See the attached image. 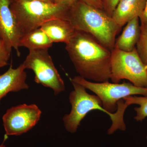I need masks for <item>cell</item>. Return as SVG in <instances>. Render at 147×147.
Here are the masks:
<instances>
[{"label":"cell","instance_id":"1","mask_svg":"<svg viewBox=\"0 0 147 147\" xmlns=\"http://www.w3.org/2000/svg\"><path fill=\"white\" fill-rule=\"evenodd\" d=\"M65 49L79 76L92 82H109L111 51L93 37L76 30Z\"/></svg>","mask_w":147,"mask_h":147},{"label":"cell","instance_id":"2","mask_svg":"<svg viewBox=\"0 0 147 147\" xmlns=\"http://www.w3.org/2000/svg\"><path fill=\"white\" fill-rule=\"evenodd\" d=\"M67 20L76 30L90 35L100 44L112 51L116 37L121 28L103 10L79 0L69 8Z\"/></svg>","mask_w":147,"mask_h":147},{"label":"cell","instance_id":"3","mask_svg":"<svg viewBox=\"0 0 147 147\" xmlns=\"http://www.w3.org/2000/svg\"><path fill=\"white\" fill-rule=\"evenodd\" d=\"M74 89L70 93L69 100L71 108L70 113L65 115L64 125L67 131L71 133L77 131L81 121L92 110H99L110 117L112 124L108 130L111 135L117 130L125 131L126 127L124 121V114L117 110L114 113H108L103 108L102 101L96 95L90 94L86 89L80 84L71 82Z\"/></svg>","mask_w":147,"mask_h":147},{"label":"cell","instance_id":"4","mask_svg":"<svg viewBox=\"0 0 147 147\" xmlns=\"http://www.w3.org/2000/svg\"><path fill=\"white\" fill-rule=\"evenodd\" d=\"M10 8L16 18L21 38L40 28L51 19L67 20L69 9L55 3L26 0H11Z\"/></svg>","mask_w":147,"mask_h":147},{"label":"cell","instance_id":"5","mask_svg":"<svg viewBox=\"0 0 147 147\" xmlns=\"http://www.w3.org/2000/svg\"><path fill=\"white\" fill-rule=\"evenodd\" d=\"M110 79L115 84L126 79L136 86L147 88V65L142 61L136 47L130 52L116 47L111 51Z\"/></svg>","mask_w":147,"mask_h":147},{"label":"cell","instance_id":"6","mask_svg":"<svg viewBox=\"0 0 147 147\" xmlns=\"http://www.w3.org/2000/svg\"><path fill=\"white\" fill-rule=\"evenodd\" d=\"M71 82L80 84L94 93L102 101L103 108L110 113L117 111L118 102L124 98L136 95L147 96V88L136 86L130 82L98 83L88 81L80 76H74Z\"/></svg>","mask_w":147,"mask_h":147},{"label":"cell","instance_id":"7","mask_svg":"<svg viewBox=\"0 0 147 147\" xmlns=\"http://www.w3.org/2000/svg\"><path fill=\"white\" fill-rule=\"evenodd\" d=\"M48 51V49L29 50L22 63L26 69L34 71L36 83L50 88L57 95L64 91L65 85Z\"/></svg>","mask_w":147,"mask_h":147},{"label":"cell","instance_id":"8","mask_svg":"<svg viewBox=\"0 0 147 147\" xmlns=\"http://www.w3.org/2000/svg\"><path fill=\"white\" fill-rule=\"evenodd\" d=\"M41 113L36 104H21L9 108L2 117L6 135L18 136L26 133L36 125Z\"/></svg>","mask_w":147,"mask_h":147},{"label":"cell","instance_id":"9","mask_svg":"<svg viewBox=\"0 0 147 147\" xmlns=\"http://www.w3.org/2000/svg\"><path fill=\"white\" fill-rule=\"evenodd\" d=\"M11 0H0V38L9 50H16L17 56L21 55L19 43L21 34L16 18L10 8Z\"/></svg>","mask_w":147,"mask_h":147},{"label":"cell","instance_id":"10","mask_svg":"<svg viewBox=\"0 0 147 147\" xmlns=\"http://www.w3.org/2000/svg\"><path fill=\"white\" fill-rule=\"evenodd\" d=\"M25 70L23 63L16 68H13L11 65L7 71L0 75V101L10 92L28 89V86L26 82L27 73Z\"/></svg>","mask_w":147,"mask_h":147},{"label":"cell","instance_id":"11","mask_svg":"<svg viewBox=\"0 0 147 147\" xmlns=\"http://www.w3.org/2000/svg\"><path fill=\"white\" fill-rule=\"evenodd\" d=\"M53 42L66 43L71 38L76 30L69 21L54 18L46 21L40 27Z\"/></svg>","mask_w":147,"mask_h":147},{"label":"cell","instance_id":"12","mask_svg":"<svg viewBox=\"0 0 147 147\" xmlns=\"http://www.w3.org/2000/svg\"><path fill=\"white\" fill-rule=\"evenodd\" d=\"M146 0H119L112 17L121 28L136 17H139L144 9Z\"/></svg>","mask_w":147,"mask_h":147},{"label":"cell","instance_id":"13","mask_svg":"<svg viewBox=\"0 0 147 147\" xmlns=\"http://www.w3.org/2000/svg\"><path fill=\"white\" fill-rule=\"evenodd\" d=\"M139 17L127 22L121 35L116 40L115 47L119 50L130 52L136 47L140 37L141 25Z\"/></svg>","mask_w":147,"mask_h":147},{"label":"cell","instance_id":"14","mask_svg":"<svg viewBox=\"0 0 147 147\" xmlns=\"http://www.w3.org/2000/svg\"><path fill=\"white\" fill-rule=\"evenodd\" d=\"M53 42L41 28L36 29L21 37L19 47H24L29 50L49 49Z\"/></svg>","mask_w":147,"mask_h":147},{"label":"cell","instance_id":"15","mask_svg":"<svg viewBox=\"0 0 147 147\" xmlns=\"http://www.w3.org/2000/svg\"><path fill=\"white\" fill-rule=\"evenodd\" d=\"M123 100L127 106L137 104L139 107L134 108L136 115L134 119L137 121H142L147 117V96H129L123 98Z\"/></svg>","mask_w":147,"mask_h":147},{"label":"cell","instance_id":"16","mask_svg":"<svg viewBox=\"0 0 147 147\" xmlns=\"http://www.w3.org/2000/svg\"><path fill=\"white\" fill-rule=\"evenodd\" d=\"M136 48L142 61L147 65V26L141 25L140 37Z\"/></svg>","mask_w":147,"mask_h":147},{"label":"cell","instance_id":"17","mask_svg":"<svg viewBox=\"0 0 147 147\" xmlns=\"http://www.w3.org/2000/svg\"><path fill=\"white\" fill-rule=\"evenodd\" d=\"M103 11L108 16L112 17L119 0H101Z\"/></svg>","mask_w":147,"mask_h":147},{"label":"cell","instance_id":"18","mask_svg":"<svg viewBox=\"0 0 147 147\" xmlns=\"http://www.w3.org/2000/svg\"><path fill=\"white\" fill-rule=\"evenodd\" d=\"M11 52L7 47L4 41L0 38V62L7 63Z\"/></svg>","mask_w":147,"mask_h":147},{"label":"cell","instance_id":"19","mask_svg":"<svg viewBox=\"0 0 147 147\" xmlns=\"http://www.w3.org/2000/svg\"><path fill=\"white\" fill-rule=\"evenodd\" d=\"M88 5L94 8L103 10V6L101 0H81Z\"/></svg>","mask_w":147,"mask_h":147},{"label":"cell","instance_id":"20","mask_svg":"<svg viewBox=\"0 0 147 147\" xmlns=\"http://www.w3.org/2000/svg\"><path fill=\"white\" fill-rule=\"evenodd\" d=\"M79 0H55V3L70 8Z\"/></svg>","mask_w":147,"mask_h":147},{"label":"cell","instance_id":"21","mask_svg":"<svg viewBox=\"0 0 147 147\" xmlns=\"http://www.w3.org/2000/svg\"><path fill=\"white\" fill-rule=\"evenodd\" d=\"M141 26H147V0L144 9L139 17Z\"/></svg>","mask_w":147,"mask_h":147},{"label":"cell","instance_id":"22","mask_svg":"<svg viewBox=\"0 0 147 147\" xmlns=\"http://www.w3.org/2000/svg\"><path fill=\"white\" fill-rule=\"evenodd\" d=\"M26 1H36L44 2L55 3V0H26Z\"/></svg>","mask_w":147,"mask_h":147},{"label":"cell","instance_id":"23","mask_svg":"<svg viewBox=\"0 0 147 147\" xmlns=\"http://www.w3.org/2000/svg\"><path fill=\"white\" fill-rule=\"evenodd\" d=\"M8 65L7 63L5 62H0V69L3 67L5 66Z\"/></svg>","mask_w":147,"mask_h":147},{"label":"cell","instance_id":"24","mask_svg":"<svg viewBox=\"0 0 147 147\" xmlns=\"http://www.w3.org/2000/svg\"><path fill=\"white\" fill-rule=\"evenodd\" d=\"M0 147H6L5 145L4 144V142L2 144H1L0 145Z\"/></svg>","mask_w":147,"mask_h":147},{"label":"cell","instance_id":"25","mask_svg":"<svg viewBox=\"0 0 147 147\" xmlns=\"http://www.w3.org/2000/svg\"><path fill=\"white\" fill-rule=\"evenodd\" d=\"M146 139H147V135L146 136Z\"/></svg>","mask_w":147,"mask_h":147}]
</instances>
